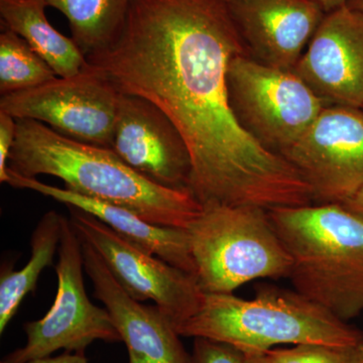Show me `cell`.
Segmentation results:
<instances>
[{
	"label": "cell",
	"instance_id": "6da1fadb",
	"mask_svg": "<svg viewBox=\"0 0 363 363\" xmlns=\"http://www.w3.org/2000/svg\"><path fill=\"white\" fill-rule=\"evenodd\" d=\"M240 54L250 52L225 0H133L118 38L87 62L176 126L192 162L189 190L202 206L313 204L300 174L234 116L227 69Z\"/></svg>",
	"mask_w": 363,
	"mask_h": 363
},
{
	"label": "cell",
	"instance_id": "7a4b0ae2",
	"mask_svg": "<svg viewBox=\"0 0 363 363\" xmlns=\"http://www.w3.org/2000/svg\"><path fill=\"white\" fill-rule=\"evenodd\" d=\"M9 169L25 178L56 177L71 192L123 207L156 225L187 229L202 210L190 191L157 185L111 149L71 140L33 119H16Z\"/></svg>",
	"mask_w": 363,
	"mask_h": 363
},
{
	"label": "cell",
	"instance_id": "3957f363",
	"mask_svg": "<svg viewBox=\"0 0 363 363\" xmlns=\"http://www.w3.org/2000/svg\"><path fill=\"white\" fill-rule=\"evenodd\" d=\"M294 290L350 322L363 313V220L342 204L269 210Z\"/></svg>",
	"mask_w": 363,
	"mask_h": 363
},
{
	"label": "cell",
	"instance_id": "277c9868",
	"mask_svg": "<svg viewBox=\"0 0 363 363\" xmlns=\"http://www.w3.org/2000/svg\"><path fill=\"white\" fill-rule=\"evenodd\" d=\"M176 331L183 337L229 344L245 353L298 344L354 347L363 340L362 331L297 291L272 286H262L252 300L205 294L199 311Z\"/></svg>",
	"mask_w": 363,
	"mask_h": 363
},
{
	"label": "cell",
	"instance_id": "5b68a950",
	"mask_svg": "<svg viewBox=\"0 0 363 363\" xmlns=\"http://www.w3.org/2000/svg\"><path fill=\"white\" fill-rule=\"evenodd\" d=\"M187 233L204 294H233L255 279L290 274V255L264 208L203 205Z\"/></svg>",
	"mask_w": 363,
	"mask_h": 363
},
{
	"label": "cell",
	"instance_id": "8992f818",
	"mask_svg": "<svg viewBox=\"0 0 363 363\" xmlns=\"http://www.w3.org/2000/svg\"><path fill=\"white\" fill-rule=\"evenodd\" d=\"M227 87L231 109L243 130L279 156L326 107L294 70L267 65L247 54L231 60Z\"/></svg>",
	"mask_w": 363,
	"mask_h": 363
},
{
	"label": "cell",
	"instance_id": "52a82bcc",
	"mask_svg": "<svg viewBox=\"0 0 363 363\" xmlns=\"http://www.w3.org/2000/svg\"><path fill=\"white\" fill-rule=\"evenodd\" d=\"M58 255L55 267L58 290L54 304L42 319L25 324V346L9 353L2 363H26L51 357L60 350L85 353L94 341H121L108 311L92 304L86 293L82 240L66 217Z\"/></svg>",
	"mask_w": 363,
	"mask_h": 363
},
{
	"label": "cell",
	"instance_id": "ba28073f",
	"mask_svg": "<svg viewBox=\"0 0 363 363\" xmlns=\"http://www.w3.org/2000/svg\"><path fill=\"white\" fill-rule=\"evenodd\" d=\"M119 92L89 64L72 77L0 98V111L77 142L111 149Z\"/></svg>",
	"mask_w": 363,
	"mask_h": 363
},
{
	"label": "cell",
	"instance_id": "9c48e42d",
	"mask_svg": "<svg viewBox=\"0 0 363 363\" xmlns=\"http://www.w3.org/2000/svg\"><path fill=\"white\" fill-rule=\"evenodd\" d=\"M69 209L79 238L96 250L131 298L152 300L175 329L199 311L205 294L195 276L131 245L96 217L77 208Z\"/></svg>",
	"mask_w": 363,
	"mask_h": 363
},
{
	"label": "cell",
	"instance_id": "30bf717a",
	"mask_svg": "<svg viewBox=\"0 0 363 363\" xmlns=\"http://www.w3.org/2000/svg\"><path fill=\"white\" fill-rule=\"evenodd\" d=\"M281 156L311 189L314 204H343L363 188V109L324 107Z\"/></svg>",
	"mask_w": 363,
	"mask_h": 363
},
{
	"label": "cell",
	"instance_id": "8fae6325",
	"mask_svg": "<svg viewBox=\"0 0 363 363\" xmlns=\"http://www.w3.org/2000/svg\"><path fill=\"white\" fill-rule=\"evenodd\" d=\"M294 72L325 106L363 109V13L345 4L325 14Z\"/></svg>",
	"mask_w": 363,
	"mask_h": 363
},
{
	"label": "cell",
	"instance_id": "7c38bea8",
	"mask_svg": "<svg viewBox=\"0 0 363 363\" xmlns=\"http://www.w3.org/2000/svg\"><path fill=\"white\" fill-rule=\"evenodd\" d=\"M111 150L147 180L189 190L187 145L166 114L147 100L119 93Z\"/></svg>",
	"mask_w": 363,
	"mask_h": 363
},
{
	"label": "cell",
	"instance_id": "4fadbf2b",
	"mask_svg": "<svg viewBox=\"0 0 363 363\" xmlns=\"http://www.w3.org/2000/svg\"><path fill=\"white\" fill-rule=\"evenodd\" d=\"M84 269L125 343L130 363H194L180 335L157 306H145L123 290L104 260L82 240Z\"/></svg>",
	"mask_w": 363,
	"mask_h": 363
},
{
	"label": "cell",
	"instance_id": "5bb4252c",
	"mask_svg": "<svg viewBox=\"0 0 363 363\" xmlns=\"http://www.w3.org/2000/svg\"><path fill=\"white\" fill-rule=\"evenodd\" d=\"M252 58L294 70L325 16L311 0H225Z\"/></svg>",
	"mask_w": 363,
	"mask_h": 363
},
{
	"label": "cell",
	"instance_id": "9a60e30c",
	"mask_svg": "<svg viewBox=\"0 0 363 363\" xmlns=\"http://www.w3.org/2000/svg\"><path fill=\"white\" fill-rule=\"evenodd\" d=\"M6 184L35 191L68 207L82 210L104 222L131 245L196 277L187 229L156 225L123 207L76 194L65 188L47 185L35 178H25L9 169Z\"/></svg>",
	"mask_w": 363,
	"mask_h": 363
},
{
	"label": "cell",
	"instance_id": "2e32d148",
	"mask_svg": "<svg viewBox=\"0 0 363 363\" xmlns=\"http://www.w3.org/2000/svg\"><path fill=\"white\" fill-rule=\"evenodd\" d=\"M47 7L45 0H0L1 26L23 38L58 77L77 75L88 66L87 59L72 38L51 25Z\"/></svg>",
	"mask_w": 363,
	"mask_h": 363
},
{
	"label": "cell",
	"instance_id": "e0dca14e",
	"mask_svg": "<svg viewBox=\"0 0 363 363\" xmlns=\"http://www.w3.org/2000/svg\"><path fill=\"white\" fill-rule=\"evenodd\" d=\"M64 216L47 212L33 230L30 238L32 257L21 271H2L0 276V334L16 316L26 295L35 290L45 267L52 266L61 238Z\"/></svg>",
	"mask_w": 363,
	"mask_h": 363
},
{
	"label": "cell",
	"instance_id": "ac0fdd59",
	"mask_svg": "<svg viewBox=\"0 0 363 363\" xmlns=\"http://www.w3.org/2000/svg\"><path fill=\"white\" fill-rule=\"evenodd\" d=\"M68 20L72 39L86 57L113 44L123 30L133 0H45Z\"/></svg>",
	"mask_w": 363,
	"mask_h": 363
},
{
	"label": "cell",
	"instance_id": "d6986e66",
	"mask_svg": "<svg viewBox=\"0 0 363 363\" xmlns=\"http://www.w3.org/2000/svg\"><path fill=\"white\" fill-rule=\"evenodd\" d=\"M58 77L51 66L18 33L1 26L0 94H13L38 87Z\"/></svg>",
	"mask_w": 363,
	"mask_h": 363
},
{
	"label": "cell",
	"instance_id": "ffe728a7",
	"mask_svg": "<svg viewBox=\"0 0 363 363\" xmlns=\"http://www.w3.org/2000/svg\"><path fill=\"white\" fill-rule=\"evenodd\" d=\"M354 347L298 344L289 348H274L262 355L267 363H351Z\"/></svg>",
	"mask_w": 363,
	"mask_h": 363
},
{
	"label": "cell",
	"instance_id": "44dd1931",
	"mask_svg": "<svg viewBox=\"0 0 363 363\" xmlns=\"http://www.w3.org/2000/svg\"><path fill=\"white\" fill-rule=\"evenodd\" d=\"M194 363H245V353L229 344L195 338Z\"/></svg>",
	"mask_w": 363,
	"mask_h": 363
},
{
	"label": "cell",
	"instance_id": "7402d4cb",
	"mask_svg": "<svg viewBox=\"0 0 363 363\" xmlns=\"http://www.w3.org/2000/svg\"><path fill=\"white\" fill-rule=\"evenodd\" d=\"M16 135V119L0 111V182L9 180V160Z\"/></svg>",
	"mask_w": 363,
	"mask_h": 363
},
{
	"label": "cell",
	"instance_id": "603a6c76",
	"mask_svg": "<svg viewBox=\"0 0 363 363\" xmlns=\"http://www.w3.org/2000/svg\"><path fill=\"white\" fill-rule=\"evenodd\" d=\"M2 363V362H1ZM26 363H89L85 357V353L75 352L72 354L71 352L65 351L62 355L56 357H43L38 359L30 360Z\"/></svg>",
	"mask_w": 363,
	"mask_h": 363
},
{
	"label": "cell",
	"instance_id": "cb8c5ba5",
	"mask_svg": "<svg viewBox=\"0 0 363 363\" xmlns=\"http://www.w3.org/2000/svg\"><path fill=\"white\" fill-rule=\"evenodd\" d=\"M342 205L363 220V188Z\"/></svg>",
	"mask_w": 363,
	"mask_h": 363
},
{
	"label": "cell",
	"instance_id": "d4e9b609",
	"mask_svg": "<svg viewBox=\"0 0 363 363\" xmlns=\"http://www.w3.org/2000/svg\"><path fill=\"white\" fill-rule=\"evenodd\" d=\"M311 1L318 4L327 13L338 7L345 6L347 0H311Z\"/></svg>",
	"mask_w": 363,
	"mask_h": 363
},
{
	"label": "cell",
	"instance_id": "484cf974",
	"mask_svg": "<svg viewBox=\"0 0 363 363\" xmlns=\"http://www.w3.org/2000/svg\"><path fill=\"white\" fill-rule=\"evenodd\" d=\"M351 363H363V340L353 348L352 362Z\"/></svg>",
	"mask_w": 363,
	"mask_h": 363
},
{
	"label": "cell",
	"instance_id": "4316f807",
	"mask_svg": "<svg viewBox=\"0 0 363 363\" xmlns=\"http://www.w3.org/2000/svg\"><path fill=\"white\" fill-rule=\"evenodd\" d=\"M245 363H267L262 353H245Z\"/></svg>",
	"mask_w": 363,
	"mask_h": 363
},
{
	"label": "cell",
	"instance_id": "83f0119b",
	"mask_svg": "<svg viewBox=\"0 0 363 363\" xmlns=\"http://www.w3.org/2000/svg\"><path fill=\"white\" fill-rule=\"evenodd\" d=\"M346 4L351 7V9L363 13V0H347Z\"/></svg>",
	"mask_w": 363,
	"mask_h": 363
}]
</instances>
